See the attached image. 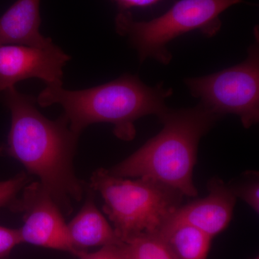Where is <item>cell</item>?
<instances>
[{
	"mask_svg": "<svg viewBox=\"0 0 259 259\" xmlns=\"http://www.w3.org/2000/svg\"><path fill=\"white\" fill-rule=\"evenodd\" d=\"M3 101L11 112V126L2 152L20 161L51 194L63 213L83 195L82 182L75 175L73 158L79 136L64 115L51 120L35 107L36 100L15 87L5 90Z\"/></svg>",
	"mask_w": 259,
	"mask_h": 259,
	"instance_id": "6da1fadb",
	"label": "cell"
},
{
	"mask_svg": "<svg viewBox=\"0 0 259 259\" xmlns=\"http://www.w3.org/2000/svg\"><path fill=\"white\" fill-rule=\"evenodd\" d=\"M172 94L163 82L149 87L137 75L125 74L87 90L74 91L62 85H48L36 102L42 107L61 105L69 128L77 136L92 124L107 122L115 126L114 134L118 139L131 141L136 134L135 122L144 116L160 117L168 110L165 103Z\"/></svg>",
	"mask_w": 259,
	"mask_h": 259,
	"instance_id": "7a4b0ae2",
	"label": "cell"
},
{
	"mask_svg": "<svg viewBox=\"0 0 259 259\" xmlns=\"http://www.w3.org/2000/svg\"><path fill=\"white\" fill-rule=\"evenodd\" d=\"M163 128L138 151L108 170L122 178L161 182L184 196L198 194L193 182L199 141L220 118L199 103L193 108H168L158 117Z\"/></svg>",
	"mask_w": 259,
	"mask_h": 259,
	"instance_id": "3957f363",
	"label": "cell"
},
{
	"mask_svg": "<svg viewBox=\"0 0 259 259\" xmlns=\"http://www.w3.org/2000/svg\"><path fill=\"white\" fill-rule=\"evenodd\" d=\"M90 188L101 194L104 212L122 243L143 233H157L184 197L152 179L115 177L103 168L94 172Z\"/></svg>",
	"mask_w": 259,
	"mask_h": 259,
	"instance_id": "277c9868",
	"label": "cell"
},
{
	"mask_svg": "<svg viewBox=\"0 0 259 259\" xmlns=\"http://www.w3.org/2000/svg\"><path fill=\"white\" fill-rule=\"evenodd\" d=\"M242 3L244 0H179L166 13L148 21H137L129 11H120L116 30L128 37L141 62L151 58L166 65L172 59L166 48L168 42L195 30L214 36L222 26L221 15Z\"/></svg>",
	"mask_w": 259,
	"mask_h": 259,
	"instance_id": "5b68a950",
	"label": "cell"
},
{
	"mask_svg": "<svg viewBox=\"0 0 259 259\" xmlns=\"http://www.w3.org/2000/svg\"><path fill=\"white\" fill-rule=\"evenodd\" d=\"M186 85L192 96L221 117L233 114L245 128L259 121L258 40L250 46L243 62L214 74L188 78Z\"/></svg>",
	"mask_w": 259,
	"mask_h": 259,
	"instance_id": "8992f818",
	"label": "cell"
},
{
	"mask_svg": "<svg viewBox=\"0 0 259 259\" xmlns=\"http://www.w3.org/2000/svg\"><path fill=\"white\" fill-rule=\"evenodd\" d=\"M10 208L23 213V226L19 229L23 243L75 255L62 211L40 182L24 187Z\"/></svg>",
	"mask_w": 259,
	"mask_h": 259,
	"instance_id": "52a82bcc",
	"label": "cell"
},
{
	"mask_svg": "<svg viewBox=\"0 0 259 259\" xmlns=\"http://www.w3.org/2000/svg\"><path fill=\"white\" fill-rule=\"evenodd\" d=\"M71 59L57 46L0 45V92L19 81L37 78L47 85H63V68Z\"/></svg>",
	"mask_w": 259,
	"mask_h": 259,
	"instance_id": "ba28073f",
	"label": "cell"
},
{
	"mask_svg": "<svg viewBox=\"0 0 259 259\" xmlns=\"http://www.w3.org/2000/svg\"><path fill=\"white\" fill-rule=\"evenodd\" d=\"M207 190L205 197L180 206L166 222L187 223L212 238L226 229L233 217L236 196L218 177L209 181Z\"/></svg>",
	"mask_w": 259,
	"mask_h": 259,
	"instance_id": "9c48e42d",
	"label": "cell"
},
{
	"mask_svg": "<svg viewBox=\"0 0 259 259\" xmlns=\"http://www.w3.org/2000/svg\"><path fill=\"white\" fill-rule=\"evenodd\" d=\"M40 0H17L0 18V45L44 47L52 39L40 31Z\"/></svg>",
	"mask_w": 259,
	"mask_h": 259,
	"instance_id": "30bf717a",
	"label": "cell"
},
{
	"mask_svg": "<svg viewBox=\"0 0 259 259\" xmlns=\"http://www.w3.org/2000/svg\"><path fill=\"white\" fill-rule=\"evenodd\" d=\"M71 243L76 250H86L91 247L122 244L113 227L95 204L93 194L89 193L82 208L67 224Z\"/></svg>",
	"mask_w": 259,
	"mask_h": 259,
	"instance_id": "8fae6325",
	"label": "cell"
},
{
	"mask_svg": "<svg viewBox=\"0 0 259 259\" xmlns=\"http://www.w3.org/2000/svg\"><path fill=\"white\" fill-rule=\"evenodd\" d=\"M177 259H207L212 237L187 223L166 222L157 232Z\"/></svg>",
	"mask_w": 259,
	"mask_h": 259,
	"instance_id": "7c38bea8",
	"label": "cell"
},
{
	"mask_svg": "<svg viewBox=\"0 0 259 259\" xmlns=\"http://www.w3.org/2000/svg\"><path fill=\"white\" fill-rule=\"evenodd\" d=\"M125 259H177L157 233H143L122 243Z\"/></svg>",
	"mask_w": 259,
	"mask_h": 259,
	"instance_id": "4fadbf2b",
	"label": "cell"
},
{
	"mask_svg": "<svg viewBox=\"0 0 259 259\" xmlns=\"http://www.w3.org/2000/svg\"><path fill=\"white\" fill-rule=\"evenodd\" d=\"M231 192L248 204L257 214L259 212V175L258 171H245L240 180L228 185Z\"/></svg>",
	"mask_w": 259,
	"mask_h": 259,
	"instance_id": "5bb4252c",
	"label": "cell"
},
{
	"mask_svg": "<svg viewBox=\"0 0 259 259\" xmlns=\"http://www.w3.org/2000/svg\"><path fill=\"white\" fill-rule=\"evenodd\" d=\"M28 183V177L24 173L18 174L10 180L0 182V207L14 203L20 191Z\"/></svg>",
	"mask_w": 259,
	"mask_h": 259,
	"instance_id": "9a60e30c",
	"label": "cell"
},
{
	"mask_svg": "<svg viewBox=\"0 0 259 259\" xmlns=\"http://www.w3.org/2000/svg\"><path fill=\"white\" fill-rule=\"evenodd\" d=\"M79 259H125L122 243L101 247L100 250L93 253L87 250H79L75 254Z\"/></svg>",
	"mask_w": 259,
	"mask_h": 259,
	"instance_id": "2e32d148",
	"label": "cell"
},
{
	"mask_svg": "<svg viewBox=\"0 0 259 259\" xmlns=\"http://www.w3.org/2000/svg\"><path fill=\"white\" fill-rule=\"evenodd\" d=\"M22 243L19 229L0 226V258L9 254L16 245Z\"/></svg>",
	"mask_w": 259,
	"mask_h": 259,
	"instance_id": "e0dca14e",
	"label": "cell"
},
{
	"mask_svg": "<svg viewBox=\"0 0 259 259\" xmlns=\"http://www.w3.org/2000/svg\"><path fill=\"white\" fill-rule=\"evenodd\" d=\"M118 6L120 11H127L133 8H146L157 4L162 0H111Z\"/></svg>",
	"mask_w": 259,
	"mask_h": 259,
	"instance_id": "ac0fdd59",
	"label": "cell"
},
{
	"mask_svg": "<svg viewBox=\"0 0 259 259\" xmlns=\"http://www.w3.org/2000/svg\"><path fill=\"white\" fill-rule=\"evenodd\" d=\"M252 259H259L258 256H255V258H252Z\"/></svg>",
	"mask_w": 259,
	"mask_h": 259,
	"instance_id": "d6986e66",
	"label": "cell"
}]
</instances>
